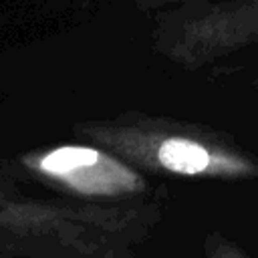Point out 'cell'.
<instances>
[{
    "label": "cell",
    "mask_w": 258,
    "mask_h": 258,
    "mask_svg": "<svg viewBox=\"0 0 258 258\" xmlns=\"http://www.w3.org/2000/svg\"><path fill=\"white\" fill-rule=\"evenodd\" d=\"M258 48V0L210 2L185 20L177 54L204 64L236 52Z\"/></svg>",
    "instance_id": "7a4b0ae2"
},
{
    "label": "cell",
    "mask_w": 258,
    "mask_h": 258,
    "mask_svg": "<svg viewBox=\"0 0 258 258\" xmlns=\"http://www.w3.org/2000/svg\"><path fill=\"white\" fill-rule=\"evenodd\" d=\"M252 87H254V91H256V93H258V77H256V79H254V83H252Z\"/></svg>",
    "instance_id": "5b68a950"
},
{
    "label": "cell",
    "mask_w": 258,
    "mask_h": 258,
    "mask_svg": "<svg viewBox=\"0 0 258 258\" xmlns=\"http://www.w3.org/2000/svg\"><path fill=\"white\" fill-rule=\"evenodd\" d=\"M206 258H250L234 240L222 232H210L204 242Z\"/></svg>",
    "instance_id": "277c9868"
},
{
    "label": "cell",
    "mask_w": 258,
    "mask_h": 258,
    "mask_svg": "<svg viewBox=\"0 0 258 258\" xmlns=\"http://www.w3.org/2000/svg\"><path fill=\"white\" fill-rule=\"evenodd\" d=\"M34 165L52 179L87 196L129 194L145 187V181L131 167L89 147L64 145L40 155Z\"/></svg>",
    "instance_id": "3957f363"
},
{
    "label": "cell",
    "mask_w": 258,
    "mask_h": 258,
    "mask_svg": "<svg viewBox=\"0 0 258 258\" xmlns=\"http://www.w3.org/2000/svg\"><path fill=\"white\" fill-rule=\"evenodd\" d=\"M131 151L141 163L179 177L258 179V155L226 133L206 127H155L141 131Z\"/></svg>",
    "instance_id": "6da1fadb"
}]
</instances>
